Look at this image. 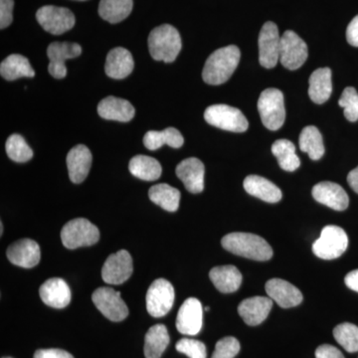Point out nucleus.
Masks as SVG:
<instances>
[{
    "label": "nucleus",
    "mask_w": 358,
    "mask_h": 358,
    "mask_svg": "<svg viewBox=\"0 0 358 358\" xmlns=\"http://www.w3.org/2000/svg\"><path fill=\"white\" fill-rule=\"evenodd\" d=\"M169 331L164 324H155L148 329L145 339V358H160L169 345Z\"/></svg>",
    "instance_id": "c85d7f7f"
},
{
    "label": "nucleus",
    "mask_w": 358,
    "mask_h": 358,
    "mask_svg": "<svg viewBox=\"0 0 358 358\" xmlns=\"http://www.w3.org/2000/svg\"><path fill=\"white\" fill-rule=\"evenodd\" d=\"M345 282L348 288L358 293V268L357 270H353L352 272L348 273V274L346 275Z\"/></svg>",
    "instance_id": "a18cd8bd"
},
{
    "label": "nucleus",
    "mask_w": 358,
    "mask_h": 358,
    "mask_svg": "<svg viewBox=\"0 0 358 358\" xmlns=\"http://www.w3.org/2000/svg\"><path fill=\"white\" fill-rule=\"evenodd\" d=\"M0 74L7 81H14L23 77L33 78L35 76V71L24 56L11 54L0 64Z\"/></svg>",
    "instance_id": "cd10ccee"
},
{
    "label": "nucleus",
    "mask_w": 358,
    "mask_h": 358,
    "mask_svg": "<svg viewBox=\"0 0 358 358\" xmlns=\"http://www.w3.org/2000/svg\"><path fill=\"white\" fill-rule=\"evenodd\" d=\"M348 182L350 187L352 188L353 192H357L358 194V166L348 173Z\"/></svg>",
    "instance_id": "49530a36"
},
{
    "label": "nucleus",
    "mask_w": 358,
    "mask_h": 358,
    "mask_svg": "<svg viewBox=\"0 0 358 358\" xmlns=\"http://www.w3.org/2000/svg\"><path fill=\"white\" fill-rule=\"evenodd\" d=\"M78 1H85V0H78Z\"/></svg>",
    "instance_id": "8fccbe9b"
},
{
    "label": "nucleus",
    "mask_w": 358,
    "mask_h": 358,
    "mask_svg": "<svg viewBox=\"0 0 358 358\" xmlns=\"http://www.w3.org/2000/svg\"><path fill=\"white\" fill-rule=\"evenodd\" d=\"M148 196L154 203L169 212H176L180 202V192L173 186L160 183L150 187Z\"/></svg>",
    "instance_id": "473e14b6"
},
{
    "label": "nucleus",
    "mask_w": 358,
    "mask_h": 358,
    "mask_svg": "<svg viewBox=\"0 0 358 358\" xmlns=\"http://www.w3.org/2000/svg\"><path fill=\"white\" fill-rule=\"evenodd\" d=\"M81 53L82 47L77 43L53 42V43L49 45L48 49H47V56L50 60L48 71L51 76L55 78V79L65 78L67 75L65 61L79 57Z\"/></svg>",
    "instance_id": "4468645a"
},
{
    "label": "nucleus",
    "mask_w": 358,
    "mask_h": 358,
    "mask_svg": "<svg viewBox=\"0 0 358 358\" xmlns=\"http://www.w3.org/2000/svg\"><path fill=\"white\" fill-rule=\"evenodd\" d=\"M183 143H185V138L182 134L178 129L174 128H167L162 131H150L143 138L145 147L150 150H159L164 145L173 148H179L182 147Z\"/></svg>",
    "instance_id": "c756f323"
},
{
    "label": "nucleus",
    "mask_w": 358,
    "mask_h": 358,
    "mask_svg": "<svg viewBox=\"0 0 358 358\" xmlns=\"http://www.w3.org/2000/svg\"><path fill=\"white\" fill-rule=\"evenodd\" d=\"M6 255L13 265L30 268L38 265L41 252L36 242L31 239H21L8 247Z\"/></svg>",
    "instance_id": "f3484780"
},
{
    "label": "nucleus",
    "mask_w": 358,
    "mask_h": 358,
    "mask_svg": "<svg viewBox=\"0 0 358 358\" xmlns=\"http://www.w3.org/2000/svg\"><path fill=\"white\" fill-rule=\"evenodd\" d=\"M133 259L126 250L112 254L102 268L103 282L109 285H121L128 281L133 274Z\"/></svg>",
    "instance_id": "ddd939ff"
},
{
    "label": "nucleus",
    "mask_w": 358,
    "mask_h": 358,
    "mask_svg": "<svg viewBox=\"0 0 358 358\" xmlns=\"http://www.w3.org/2000/svg\"><path fill=\"white\" fill-rule=\"evenodd\" d=\"M176 350L189 358H206V346L196 339L182 338L176 343Z\"/></svg>",
    "instance_id": "58836bf2"
},
{
    "label": "nucleus",
    "mask_w": 358,
    "mask_h": 358,
    "mask_svg": "<svg viewBox=\"0 0 358 358\" xmlns=\"http://www.w3.org/2000/svg\"><path fill=\"white\" fill-rule=\"evenodd\" d=\"M96 308L112 322H122L129 315V308L121 298V293L109 287L96 289L92 294Z\"/></svg>",
    "instance_id": "1a4fd4ad"
},
{
    "label": "nucleus",
    "mask_w": 358,
    "mask_h": 358,
    "mask_svg": "<svg viewBox=\"0 0 358 358\" xmlns=\"http://www.w3.org/2000/svg\"><path fill=\"white\" fill-rule=\"evenodd\" d=\"M209 278L215 288L223 294L236 292L242 284V274L235 266H219L212 268Z\"/></svg>",
    "instance_id": "a878e982"
},
{
    "label": "nucleus",
    "mask_w": 358,
    "mask_h": 358,
    "mask_svg": "<svg viewBox=\"0 0 358 358\" xmlns=\"http://www.w3.org/2000/svg\"><path fill=\"white\" fill-rule=\"evenodd\" d=\"M34 358H74L71 353L58 348L39 350L34 353Z\"/></svg>",
    "instance_id": "37998d69"
},
{
    "label": "nucleus",
    "mask_w": 358,
    "mask_h": 358,
    "mask_svg": "<svg viewBox=\"0 0 358 358\" xmlns=\"http://www.w3.org/2000/svg\"><path fill=\"white\" fill-rule=\"evenodd\" d=\"M6 154L15 162H26L33 157V150L20 134H11L6 141Z\"/></svg>",
    "instance_id": "c9c22d12"
},
{
    "label": "nucleus",
    "mask_w": 358,
    "mask_h": 358,
    "mask_svg": "<svg viewBox=\"0 0 358 358\" xmlns=\"http://www.w3.org/2000/svg\"><path fill=\"white\" fill-rule=\"evenodd\" d=\"M308 56V45L296 33L288 30L281 37L280 62L288 70H296L305 64Z\"/></svg>",
    "instance_id": "9d476101"
},
{
    "label": "nucleus",
    "mask_w": 358,
    "mask_h": 358,
    "mask_svg": "<svg viewBox=\"0 0 358 358\" xmlns=\"http://www.w3.org/2000/svg\"><path fill=\"white\" fill-rule=\"evenodd\" d=\"M36 20L45 31L53 35H60L74 27V14L65 7L46 6L38 9Z\"/></svg>",
    "instance_id": "6e6552de"
},
{
    "label": "nucleus",
    "mask_w": 358,
    "mask_h": 358,
    "mask_svg": "<svg viewBox=\"0 0 358 358\" xmlns=\"http://www.w3.org/2000/svg\"><path fill=\"white\" fill-rule=\"evenodd\" d=\"M133 0H101L99 14L108 22L119 23L126 20L133 10Z\"/></svg>",
    "instance_id": "2f4dec72"
},
{
    "label": "nucleus",
    "mask_w": 358,
    "mask_h": 358,
    "mask_svg": "<svg viewBox=\"0 0 358 358\" xmlns=\"http://www.w3.org/2000/svg\"><path fill=\"white\" fill-rule=\"evenodd\" d=\"M61 239L67 249L74 250L92 246L100 239V231L87 219L77 218L69 221L63 227Z\"/></svg>",
    "instance_id": "423d86ee"
},
{
    "label": "nucleus",
    "mask_w": 358,
    "mask_h": 358,
    "mask_svg": "<svg viewBox=\"0 0 358 358\" xmlns=\"http://www.w3.org/2000/svg\"><path fill=\"white\" fill-rule=\"evenodd\" d=\"M134 66V58L131 52L122 47H117L108 54L105 66L106 74L112 79H124L131 74Z\"/></svg>",
    "instance_id": "b1692460"
},
{
    "label": "nucleus",
    "mask_w": 358,
    "mask_h": 358,
    "mask_svg": "<svg viewBox=\"0 0 358 358\" xmlns=\"http://www.w3.org/2000/svg\"><path fill=\"white\" fill-rule=\"evenodd\" d=\"M334 336L348 352H358V327L345 322L334 327Z\"/></svg>",
    "instance_id": "e433bc0d"
},
{
    "label": "nucleus",
    "mask_w": 358,
    "mask_h": 358,
    "mask_svg": "<svg viewBox=\"0 0 358 358\" xmlns=\"http://www.w3.org/2000/svg\"><path fill=\"white\" fill-rule=\"evenodd\" d=\"M338 105L345 109V117L350 122L358 121V93L353 87H346L338 101Z\"/></svg>",
    "instance_id": "4c0bfd02"
},
{
    "label": "nucleus",
    "mask_w": 358,
    "mask_h": 358,
    "mask_svg": "<svg viewBox=\"0 0 358 358\" xmlns=\"http://www.w3.org/2000/svg\"><path fill=\"white\" fill-rule=\"evenodd\" d=\"M203 324V308L195 298L187 299L179 308L176 317V329L185 336H196Z\"/></svg>",
    "instance_id": "2eb2a0df"
},
{
    "label": "nucleus",
    "mask_w": 358,
    "mask_h": 358,
    "mask_svg": "<svg viewBox=\"0 0 358 358\" xmlns=\"http://www.w3.org/2000/svg\"><path fill=\"white\" fill-rule=\"evenodd\" d=\"M313 196L315 201L336 211L345 210L350 204L348 193L338 183L322 181L313 186Z\"/></svg>",
    "instance_id": "dca6fc26"
},
{
    "label": "nucleus",
    "mask_w": 358,
    "mask_h": 358,
    "mask_svg": "<svg viewBox=\"0 0 358 358\" xmlns=\"http://www.w3.org/2000/svg\"><path fill=\"white\" fill-rule=\"evenodd\" d=\"M348 246V237L343 228L327 225L313 245V252L322 260H334L343 255Z\"/></svg>",
    "instance_id": "39448f33"
},
{
    "label": "nucleus",
    "mask_w": 358,
    "mask_h": 358,
    "mask_svg": "<svg viewBox=\"0 0 358 358\" xmlns=\"http://www.w3.org/2000/svg\"><path fill=\"white\" fill-rule=\"evenodd\" d=\"M301 152H307L313 160H319L324 157V145L322 134L315 126H308L301 131L299 138Z\"/></svg>",
    "instance_id": "72a5a7b5"
},
{
    "label": "nucleus",
    "mask_w": 358,
    "mask_h": 358,
    "mask_svg": "<svg viewBox=\"0 0 358 358\" xmlns=\"http://www.w3.org/2000/svg\"><path fill=\"white\" fill-rule=\"evenodd\" d=\"M240 352V343L233 336H226L216 343L211 358H234Z\"/></svg>",
    "instance_id": "ea45409f"
},
{
    "label": "nucleus",
    "mask_w": 358,
    "mask_h": 358,
    "mask_svg": "<svg viewBox=\"0 0 358 358\" xmlns=\"http://www.w3.org/2000/svg\"><path fill=\"white\" fill-rule=\"evenodd\" d=\"M258 110L264 126L270 131L281 129L286 120L284 95L280 90L268 88L262 92L258 101Z\"/></svg>",
    "instance_id": "20e7f679"
},
{
    "label": "nucleus",
    "mask_w": 358,
    "mask_h": 358,
    "mask_svg": "<svg viewBox=\"0 0 358 358\" xmlns=\"http://www.w3.org/2000/svg\"><path fill=\"white\" fill-rule=\"evenodd\" d=\"M173 285L166 279L155 280L147 293V310L152 317H162L173 308L174 303Z\"/></svg>",
    "instance_id": "f8f14e48"
},
{
    "label": "nucleus",
    "mask_w": 358,
    "mask_h": 358,
    "mask_svg": "<svg viewBox=\"0 0 358 358\" xmlns=\"http://www.w3.org/2000/svg\"><path fill=\"white\" fill-rule=\"evenodd\" d=\"M241 58V52L235 45L218 49L205 63L202 78L205 83L218 86L227 82L235 72Z\"/></svg>",
    "instance_id": "f257e3e1"
},
{
    "label": "nucleus",
    "mask_w": 358,
    "mask_h": 358,
    "mask_svg": "<svg viewBox=\"0 0 358 358\" xmlns=\"http://www.w3.org/2000/svg\"><path fill=\"white\" fill-rule=\"evenodd\" d=\"M266 293L281 308L296 307L303 301V294L300 289L291 282L282 279H271L266 282Z\"/></svg>",
    "instance_id": "a211bd4d"
},
{
    "label": "nucleus",
    "mask_w": 358,
    "mask_h": 358,
    "mask_svg": "<svg viewBox=\"0 0 358 358\" xmlns=\"http://www.w3.org/2000/svg\"><path fill=\"white\" fill-rule=\"evenodd\" d=\"M346 39L352 46L358 47V15L355 16L346 29Z\"/></svg>",
    "instance_id": "c03bdc74"
},
{
    "label": "nucleus",
    "mask_w": 358,
    "mask_h": 358,
    "mask_svg": "<svg viewBox=\"0 0 358 358\" xmlns=\"http://www.w3.org/2000/svg\"><path fill=\"white\" fill-rule=\"evenodd\" d=\"M13 0H0V28L8 27L13 20Z\"/></svg>",
    "instance_id": "a19ab883"
},
{
    "label": "nucleus",
    "mask_w": 358,
    "mask_h": 358,
    "mask_svg": "<svg viewBox=\"0 0 358 358\" xmlns=\"http://www.w3.org/2000/svg\"><path fill=\"white\" fill-rule=\"evenodd\" d=\"M0 227H1V229H0V230H1V231H0V234L2 235V233H3V224H2V222H1V224H0Z\"/></svg>",
    "instance_id": "de8ad7c7"
},
{
    "label": "nucleus",
    "mask_w": 358,
    "mask_h": 358,
    "mask_svg": "<svg viewBox=\"0 0 358 358\" xmlns=\"http://www.w3.org/2000/svg\"><path fill=\"white\" fill-rule=\"evenodd\" d=\"M98 114L109 121L127 122L134 119L136 110L129 101L110 96L99 103Z\"/></svg>",
    "instance_id": "5701e85b"
},
{
    "label": "nucleus",
    "mask_w": 358,
    "mask_h": 358,
    "mask_svg": "<svg viewBox=\"0 0 358 358\" xmlns=\"http://www.w3.org/2000/svg\"><path fill=\"white\" fill-rule=\"evenodd\" d=\"M182 43L179 32L173 26L160 25L155 28L148 36L150 55L157 61L171 63L178 58Z\"/></svg>",
    "instance_id": "7ed1b4c3"
},
{
    "label": "nucleus",
    "mask_w": 358,
    "mask_h": 358,
    "mask_svg": "<svg viewBox=\"0 0 358 358\" xmlns=\"http://www.w3.org/2000/svg\"><path fill=\"white\" fill-rule=\"evenodd\" d=\"M205 310H206V312H208V310H209V307H206V308H205Z\"/></svg>",
    "instance_id": "09e8293b"
},
{
    "label": "nucleus",
    "mask_w": 358,
    "mask_h": 358,
    "mask_svg": "<svg viewBox=\"0 0 358 358\" xmlns=\"http://www.w3.org/2000/svg\"><path fill=\"white\" fill-rule=\"evenodd\" d=\"M315 358H345L336 346L322 345L315 350Z\"/></svg>",
    "instance_id": "79ce46f5"
},
{
    "label": "nucleus",
    "mask_w": 358,
    "mask_h": 358,
    "mask_svg": "<svg viewBox=\"0 0 358 358\" xmlns=\"http://www.w3.org/2000/svg\"><path fill=\"white\" fill-rule=\"evenodd\" d=\"M204 164L196 157L182 160L176 167V176L182 181L186 189L200 193L204 189Z\"/></svg>",
    "instance_id": "6ab92c4d"
},
{
    "label": "nucleus",
    "mask_w": 358,
    "mask_h": 358,
    "mask_svg": "<svg viewBox=\"0 0 358 358\" xmlns=\"http://www.w3.org/2000/svg\"><path fill=\"white\" fill-rule=\"evenodd\" d=\"M243 186L245 190L250 195L268 202V203H277L282 199L281 189L268 179L262 178V176H247L245 178Z\"/></svg>",
    "instance_id": "393cba45"
},
{
    "label": "nucleus",
    "mask_w": 358,
    "mask_h": 358,
    "mask_svg": "<svg viewBox=\"0 0 358 358\" xmlns=\"http://www.w3.org/2000/svg\"><path fill=\"white\" fill-rule=\"evenodd\" d=\"M221 244L230 253L254 261L264 262L273 257V249L268 242L251 233H230L222 238Z\"/></svg>",
    "instance_id": "f03ea898"
},
{
    "label": "nucleus",
    "mask_w": 358,
    "mask_h": 358,
    "mask_svg": "<svg viewBox=\"0 0 358 358\" xmlns=\"http://www.w3.org/2000/svg\"><path fill=\"white\" fill-rule=\"evenodd\" d=\"M281 37L278 26L272 21L263 25L259 35V62L264 68L273 69L280 61Z\"/></svg>",
    "instance_id": "9b49d317"
},
{
    "label": "nucleus",
    "mask_w": 358,
    "mask_h": 358,
    "mask_svg": "<svg viewBox=\"0 0 358 358\" xmlns=\"http://www.w3.org/2000/svg\"><path fill=\"white\" fill-rule=\"evenodd\" d=\"M39 294L45 305L54 308H64L71 301L69 286L60 278L47 280L40 287Z\"/></svg>",
    "instance_id": "412c9836"
},
{
    "label": "nucleus",
    "mask_w": 358,
    "mask_h": 358,
    "mask_svg": "<svg viewBox=\"0 0 358 358\" xmlns=\"http://www.w3.org/2000/svg\"><path fill=\"white\" fill-rule=\"evenodd\" d=\"M272 152L284 171L293 173L301 166L300 157L296 154V147L288 140L275 141L272 145Z\"/></svg>",
    "instance_id": "f704fd0d"
},
{
    "label": "nucleus",
    "mask_w": 358,
    "mask_h": 358,
    "mask_svg": "<svg viewBox=\"0 0 358 358\" xmlns=\"http://www.w3.org/2000/svg\"><path fill=\"white\" fill-rule=\"evenodd\" d=\"M66 160L71 181L77 185L83 182L88 176L93 160L89 148L84 145H76L70 150Z\"/></svg>",
    "instance_id": "4be33fe9"
},
{
    "label": "nucleus",
    "mask_w": 358,
    "mask_h": 358,
    "mask_svg": "<svg viewBox=\"0 0 358 358\" xmlns=\"http://www.w3.org/2000/svg\"><path fill=\"white\" fill-rule=\"evenodd\" d=\"M129 173L145 181L157 180L162 176V166L154 157L136 155L129 164Z\"/></svg>",
    "instance_id": "7c9ffc66"
},
{
    "label": "nucleus",
    "mask_w": 358,
    "mask_h": 358,
    "mask_svg": "<svg viewBox=\"0 0 358 358\" xmlns=\"http://www.w3.org/2000/svg\"><path fill=\"white\" fill-rule=\"evenodd\" d=\"M204 119L211 126L233 133H244L249 127L241 110L228 105L210 106L205 110Z\"/></svg>",
    "instance_id": "0eeeda50"
},
{
    "label": "nucleus",
    "mask_w": 358,
    "mask_h": 358,
    "mask_svg": "<svg viewBox=\"0 0 358 358\" xmlns=\"http://www.w3.org/2000/svg\"><path fill=\"white\" fill-rule=\"evenodd\" d=\"M272 308V299L253 296L241 301L238 307V313L248 326L256 327L267 319Z\"/></svg>",
    "instance_id": "aec40b11"
},
{
    "label": "nucleus",
    "mask_w": 358,
    "mask_h": 358,
    "mask_svg": "<svg viewBox=\"0 0 358 358\" xmlns=\"http://www.w3.org/2000/svg\"><path fill=\"white\" fill-rule=\"evenodd\" d=\"M333 92L331 70L329 68H320L310 75L308 95L315 103H326L331 98Z\"/></svg>",
    "instance_id": "bb28decb"
}]
</instances>
